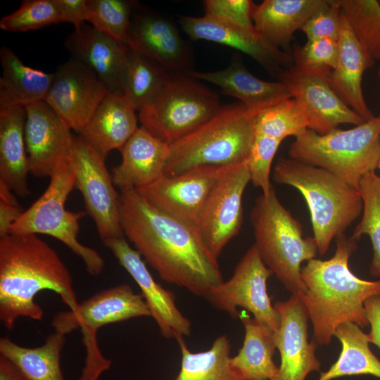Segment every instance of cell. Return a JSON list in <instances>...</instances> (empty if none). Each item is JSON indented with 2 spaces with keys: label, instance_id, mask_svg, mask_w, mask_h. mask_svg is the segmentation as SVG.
<instances>
[{
  "label": "cell",
  "instance_id": "1",
  "mask_svg": "<svg viewBox=\"0 0 380 380\" xmlns=\"http://www.w3.org/2000/svg\"><path fill=\"white\" fill-rule=\"evenodd\" d=\"M120 201L124 234L162 279L204 298L224 281L195 226L158 209L134 189L121 190Z\"/></svg>",
  "mask_w": 380,
  "mask_h": 380
},
{
  "label": "cell",
  "instance_id": "2",
  "mask_svg": "<svg viewBox=\"0 0 380 380\" xmlns=\"http://www.w3.org/2000/svg\"><path fill=\"white\" fill-rule=\"evenodd\" d=\"M51 290L70 309L79 305L71 274L56 251L34 234L0 237V320L8 329L21 317L41 320L36 295Z\"/></svg>",
  "mask_w": 380,
  "mask_h": 380
},
{
  "label": "cell",
  "instance_id": "3",
  "mask_svg": "<svg viewBox=\"0 0 380 380\" xmlns=\"http://www.w3.org/2000/svg\"><path fill=\"white\" fill-rule=\"evenodd\" d=\"M335 239L336 250L331 258H314L302 267L306 291L297 295L308 312L313 329L312 339L318 346L329 345L336 328L343 323L369 326L365 302L380 295V280L362 279L349 267L357 241L344 233Z\"/></svg>",
  "mask_w": 380,
  "mask_h": 380
},
{
  "label": "cell",
  "instance_id": "4",
  "mask_svg": "<svg viewBox=\"0 0 380 380\" xmlns=\"http://www.w3.org/2000/svg\"><path fill=\"white\" fill-rule=\"evenodd\" d=\"M258 113L241 102L222 106L206 122L170 144L165 175L246 162L255 138Z\"/></svg>",
  "mask_w": 380,
  "mask_h": 380
},
{
  "label": "cell",
  "instance_id": "5",
  "mask_svg": "<svg viewBox=\"0 0 380 380\" xmlns=\"http://www.w3.org/2000/svg\"><path fill=\"white\" fill-rule=\"evenodd\" d=\"M273 180L294 187L305 198L320 255L325 254L333 239L362 213L359 190L322 168L281 158L274 167Z\"/></svg>",
  "mask_w": 380,
  "mask_h": 380
},
{
  "label": "cell",
  "instance_id": "6",
  "mask_svg": "<svg viewBox=\"0 0 380 380\" xmlns=\"http://www.w3.org/2000/svg\"><path fill=\"white\" fill-rule=\"evenodd\" d=\"M251 222L265 265L292 295L305 292L301 264L316 258L317 246L313 236L303 237L300 222L281 203L273 186L256 198Z\"/></svg>",
  "mask_w": 380,
  "mask_h": 380
},
{
  "label": "cell",
  "instance_id": "7",
  "mask_svg": "<svg viewBox=\"0 0 380 380\" xmlns=\"http://www.w3.org/2000/svg\"><path fill=\"white\" fill-rule=\"evenodd\" d=\"M290 158L320 167L358 189L380 159V115L349 129L336 128L324 134L308 129L289 148Z\"/></svg>",
  "mask_w": 380,
  "mask_h": 380
},
{
  "label": "cell",
  "instance_id": "8",
  "mask_svg": "<svg viewBox=\"0 0 380 380\" xmlns=\"http://www.w3.org/2000/svg\"><path fill=\"white\" fill-rule=\"evenodd\" d=\"M75 186V172L69 153L57 163L46 190L22 213L11 227L9 234L53 236L82 260L90 275L97 276L104 267L103 258L96 250L83 245L77 239L80 220L87 213L65 209L67 198Z\"/></svg>",
  "mask_w": 380,
  "mask_h": 380
},
{
  "label": "cell",
  "instance_id": "9",
  "mask_svg": "<svg viewBox=\"0 0 380 380\" xmlns=\"http://www.w3.org/2000/svg\"><path fill=\"white\" fill-rule=\"evenodd\" d=\"M222 107L218 94L183 72H170L156 99L139 111L148 132L170 144L212 118Z\"/></svg>",
  "mask_w": 380,
  "mask_h": 380
},
{
  "label": "cell",
  "instance_id": "10",
  "mask_svg": "<svg viewBox=\"0 0 380 380\" xmlns=\"http://www.w3.org/2000/svg\"><path fill=\"white\" fill-rule=\"evenodd\" d=\"M70 159L75 186L82 193L87 213L104 241L125 236L120 217V195L114 188L105 158L80 135L73 136Z\"/></svg>",
  "mask_w": 380,
  "mask_h": 380
},
{
  "label": "cell",
  "instance_id": "11",
  "mask_svg": "<svg viewBox=\"0 0 380 380\" xmlns=\"http://www.w3.org/2000/svg\"><path fill=\"white\" fill-rule=\"evenodd\" d=\"M272 274L253 244L236 265L229 279L211 289L205 299L217 310L234 318L240 315L237 308H242L277 333L280 316L267 290V281Z\"/></svg>",
  "mask_w": 380,
  "mask_h": 380
},
{
  "label": "cell",
  "instance_id": "12",
  "mask_svg": "<svg viewBox=\"0 0 380 380\" xmlns=\"http://www.w3.org/2000/svg\"><path fill=\"white\" fill-rule=\"evenodd\" d=\"M249 182L246 162L228 166L210 193L196 224L202 241L217 259L241 229L242 198Z\"/></svg>",
  "mask_w": 380,
  "mask_h": 380
},
{
  "label": "cell",
  "instance_id": "13",
  "mask_svg": "<svg viewBox=\"0 0 380 380\" xmlns=\"http://www.w3.org/2000/svg\"><path fill=\"white\" fill-rule=\"evenodd\" d=\"M330 71L293 65L279 76L303 112L308 129L319 134H327L341 124L357 126L365 122L331 88L328 80Z\"/></svg>",
  "mask_w": 380,
  "mask_h": 380
},
{
  "label": "cell",
  "instance_id": "14",
  "mask_svg": "<svg viewBox=\"0 0 380 380\" xmlns=\"http://www.w3.org/2000/svg\"><path fill=\"white\" fill-rule=\"evenodd\" d=\"M228 166H201L174 176L164 175L136 189L163 212L196 226L213 188Z\"/></svg>",
  "mask_w": 380,
  "mask_h": 380
},
{
  "label": "cell",
  "instance_id": "15",
  "mask_svg": "<svg viewBox=\"0 0 380 380\" xmlns=\"http://www.w3.org/2000/svg\"><path fill=\"white\" fill-rule=\"evenodd\" d=\"M149 316L142 295L135 293L129 284H120L95 293L75 310L58 312L51 324L56 331L65 335L80 329L84 338L96 337L98 329L108 324Z\"/></svg>",
  "mask_w": 380,
  "mask_h": 380
},
{
  "label": "cell",
  "instance_id": "16",
  "mask_svg": "<svg viewBox=\"0 0 380 380\" xmlns=\"http://www.w3.org/2000/svg\"><path fill=\"white\" fill-rule=\"evenodd\" d=\"M126 44L170 72H190L193 50L189 42L171 19L140 4L132 16Z\"/></svg>",
  "mask_w": 380,
  "mask_h": 380
},
{
  "label": "cell",
  "instance_id": "17",
  "mask_svg": "<svg viewBox=\"0 0 380 380\" xmlns=\"http://www.w3.org/2000/svg\"><path fill=\"white\" fill-rule=\"evenodd\" d=\"M108 92L92 70L70 58L53 73L44 101L79 134Z\"/></svg>",
  "mask_w": 380,
  "mask_h": 380
},
{
  "label": "cell",
  "instance_id": "18",
  "mask_svg": "<svg viewBox=\"0 0 380 380\" xmlns=\"http://www.w3.org/2000/svg\"><path fill=\"white\" fill-rule=\"evenodd\" d=\"M102 242L139 286L151 317L163 336L177 339L189 336L191 321L176 305L174 293L155 281L140 253L131 248L125 236L108 239Z\"/></svg>",
  "mask_w": 380,
  "mask_h": 380
},
{
  "label": "cell",
  "instance_id": "19",
  "mask_svg": "<svg viewBox=\"0 0 380 380\" xmlns=\"http://www.w3.org/2000/svg\"><path fill=\"white\" fill-rule=\"evenodd\" d=\"M280 316L275 343L281 363L279 373L271 380H305L312 372H319L317 343L308 338V312L298 296L274 304Z\"/></svg>",
  "mask_w": 380,
  "mask_h": 380
},
{
  "label": "cell",
  "instance_id": "20",
  "mask_svg": "<svg viewBox=\"0 0 380 380\" xmlns=\"http://www.w3.org/2000/svg\"><path fill=\"white\" fill-rule=\"evenodd\" d=\"M25 109L30 173L37 177H50L57 163L69 154L74 134L45 101L28 104Z\"/></svg>",
  "mask_w": 380,
  "mask_h": 380
},
{
  "label": "cell",
  "instance_id": "21",
  "mask_svg": "<svg viewBox=\"0 0 380 380\" xmlns=\"http://www.w3.org/2000/svg\"><path fill=\"white\" fill-rule=\"evenodd\" d=\"M64 44L71 58L92 70L109 92L123 93L127 44L86 23L75 29Z\"/></svg>",
  "mask_w": 380,
  "mask_h": 380
},
{
  "label": "cell",
  "instance_id": "22",
  "mask_svg": "<svg viewBox=\"0 0 380 380\" xmlns=\"http://www.w3.org/2000/svg\"><path fill=\"white\" fill-rule=\"evenodd\" d=\"M179 23L191 39L206 40L237 49L278 77L283 71L281 67L289 61L287 53L270 44L256 31H249L204 15H182Z\"/></svg>",
  "mask_w": 380,
  "mask_h": 380
},
{
  "label": "cell",
  "instance_id": "23",
  "mask_svg": "<svg viewBox=\"0 0 380 380\" xmlns=\"http://www.w3.org/2000/svg\"><path fill=\"white\" fill-rule=\"evenodd\" d=\"M122 161L112 170L114 185L121 190L147 186L165 175L170 144L138 127L120 149Z\"/></svg>",
  "mask_w": 380,
  "mask_h": 380
},
{
  "label": "cell",
  "instance_id": "24",
  "mask_svg": "<svg viewBox=\"0 0 380 380\" xmlns=\"http://www.w3.org/2000/svg\"><path fill=\"white\" fill-rule=\"evenodd\" d=\"M338 48L337 64L328 75L329 82L348 107L365 121L369 120L374 115L365 100L362 80L365 71L374 63L366 55L343 14Z\"/></svg>",
  "mask_w": 380,
  "mask_h": 380
},
{
  "label": "cell",
  "instance_id": "25",
  "mask_svg": "<svg viewBox=\"0 0 380 380\" xmlns=\"http://www.w3.org/2000/svg\"><path fill=\"white\" fill-rule=\"evenodd\" d=\"M135 108L123 93L108 92L78 134L106 159L120 149L139 127Z\"/></svg>",
  "mask_w": 380,
  "mask_h": 380
},
{
  "label": "cell",
  "instance_id": "26",
  "mask_svg": "<svg viewBox=\"0 0 380 380\" xmlns=\"http://www.w3.org/2000/svg\"><path fill=\"white\" fill-rule=\"evenodd\" d=\"M191 77L219 87L224 94L234 96L248 108L260 111L283 100L292 98L283 82L260 80L252 75L236 58L224 69L212 72L190 71Z\"/></svg>",
  "mask_w": 380,
  "mask_h": 380
},
{
  "label": "cell",
  "instance_id": "27",
  "mask_svg": "<svg viewBox=\"0 0 380 380\" xmlns=\"http://www.w3.org/2000/svg\"><path fill=\"white\" fill-rule=\"evenodd\" d=\"M327 0H265L252 3L251 16L258 34L274 47H289L293 34Z\"/></svg>",
  "mask_w": 380,
  "mask_h": 380
},
{
  "label": "cell",
  "instance_id": "28",
  "mask_svg": "<svg viewBox=\"0 0 380 380\" xmlns=\"http://www.w3.org/2000/svg\"><path fill=\"white\" fill-rule=\"evenodd\" d=\"M25 120V107L0 109V182L20 197L30 194Z\"/></svg>",
  "mask_w": 380,
  "mask_h": 380
},
{
  "label": "cell",
  "instance_id": "29",
  "mask_svg": "<svg viewBox=\"0 0 380 380\" xmlns=\"http://www.w3.org/2000/svg\"><path fill=\"white\" fill-rule=\"evenodd\" d=\"M2 74L0 77V109L25 107L44 101L53 79L48 73L25 65L9 48L0 49Z\"/></svg>",
  "mask_w": 380,
  "mask_h": 380
},
{
  "label": "cell",
  "instance_id": "30",
  "mask_svg": "<svg viewBox=\"0 0 380 380\" xmlns=\"http://www.w3.org/2000/svg\"><path fill=\"white\" fill-rule=\"evenodd\" d=\"M239 317L245 335L239 353L230 358L232 369L241 380L272 379L279 373L273 360L276 333L253 317L241 314Z\"/></svg>",
  "mask_w": 380,
  "mask_h": 380
},
{
  "label": "cell",
  "instance_id": "31",
  "mask_svg": "<svg viewBox=\"0 0 380 380\" xmlns=\"http://www.w3.org/2000/svg\"><path fill=\"white\" fill-rule=\"evenodd\" d=\"M65 343V335L56 331L36 348L24 347L8 338H1L0 355L14 363L26 380H65L61 367Z\"/></svg>",
  "mask_w": 380,
  "mask_h": 380
},
{
  "label": "cell",
  "instance_id": "32",
  "mask_svg": "<svg viewBox=\"0 0 380 380\" xmlns=\"http://www.w3.org/2000/svg\"><path fill=\"white\" fill-rule=\"evenodd\" d=\"M341 342L337 360L317 380H333L355 375H372L380 379V360L369 348V338L356 324H340L334 333Z\"/></svg>",
  "mask_w": 380,
  "mask_h": 380
},
{
  "label": "cell",
  "instance_id": "33",
  "mask_svg": "<svg viewBox=\"0 0 380 380\" xmlns=\"http://www.w3.org/2000/svg\"><path fill=\"white\" fill-rule=\"evenodd\" d=\"M176 341L182 360L175 380H241L230 366L231 345L227 336H218L208 350L198 353L188 348L184 337Z\"/></svg>",
  "mask_w": 380,
  "mask_h": 380
},
{
  "label": "cell",
  "instance_id": "34",
  "mask_svg": "<svg viewBox=\"0 0 380 380\" xmlns=\"http://www.w3.org/2000/svg\"><path fill=\"white\" fill-rule=\"evenodd\" d=\"M169 74L157 62L129 47L123 94L135 110L139 111L156 99Z\"/></svg>",
  "mask_w": 380,
  "mask_h": 380
},
{
  "label": "cell",
  "instance_id": "35",
  "mask_svg": "<svg viewBox=\"0 0 380 380\" xmlns=\"http://www.w3.org/2000/svg\"><path fill=\"white\" fill-rule=\"evenodd\" d=\"M341 13L367 57L380 61V3L376 0H338Z\"/></svg>",
  "mask_w": 380,
  "mask_h": 380
},
{
  "label": "cell",
  "instance_id": "36",
  "mask_svg": "<svg viewBox=\"0 0 380 380\" xmlns=\"http://www.w3.org/2000/svg\"><path fill=\"white\" fill-rule=\"evenodd\" d=\"M358 190L362 197L363 209L361 220L351 235L358 241L367 235L373 249V258L369 267L370 274L380 277V176L376 172L365 175Z\"/></svg>",
  "mask_w": 380,
  "mask_h": 380
},
{
  "label": "cell",
  "instance_id": "37",
  "mask_svg": "<svg viewBox=\"0 0 380 380\" xmlns=\"http://www.w3.org/2000/svg\"><path fill=\"white\" fill-rule=\"evenodd\" d=\"M308 129L305 115L293 98L287 99L258 111L255 132L281 141L297 137Z\"/></svg>",
  "mask_w": 380,
  "mask_h": 380
},
{
  "label": "cell",
  "instance_id": "38",
  "mask_svg": "<svg viewBox=\"0 0 380 380\" xmlns=\"http://www.w3.org/2000/svg\"><path fill=\"white\" fill-rule=\"evenodd\" d=\"M139 4L133 0H87V21L126 44L131 18Z\"/></svg>",
  "mask_w": 380,
  "mask_h": 380
},
{
  "label": "cell",
  "instance_id": "39",
  "mask_svg": "<svg viewBox=\"0 0 380 380\" xmlns=\"http://www.w3.org/2000/svg\"><path fill=\"white\" fill-rule=\"evenodd\" d=\"M59 23L53 0H24L16 11L1 18L0 28L8 32H27Z\"/></svg>",
  "mask_w": 380,
  "mask_h": 380
},
{
  "label": "cell",
  "instance_id": "40",
  "mask_svg": "<svg viewBox=\"0 0 380 380\" xmlns=\"http://www.w3.org/2000/svg\"><path fill=\"white\" fill-rule=\"evenodd\" d=\"M281 141L266 135L256 133L246 160L251 182L267 194L272 186L270 183V170L273 158Z\"/></svg>",
  "mask_w": 380,
  "mask_h": 380
},
{
  "label": "cell",
  "instance_id": "41",
  "mask_svg": "<svg viewBox=\"0 0 380 380\" xmlns=\"http://www.w3.org/2000/svg\"><path fill=\"white\" fill-rule=\"evenodd\" d=\"M338 49V40L308 39L295 49L294 65L309 70H331L337 64Z\"/></svg>",
  "mask_w": 380,
  "mask_h": 380
},
{
  "label": "cell",
  "instance_id": "42",
  "mask_svg": "<svg viewBox=\"0 0 380 380\" xmlns=\"http://www.w3.org/2000/svg\"><path fill=\"white\" fill-rule=\"evenodd\" d=\"M342 13L338 0H327L306 21L301 30L308 39H331L338 40Z\"/></svg>",
  "mask_w": 380,
  "mask_h": 380
},
{
  "label": "cell",
  "instance_id": "43",
  "mask_svg": "<svg viewBox=\"0 0 380 380\" xmlns=\"http://www.w3.org/2000/svg\"><path fill=\"white\" fill-rule=\"evenodd\" d=\"M250 0L203 1L204 16L229 23L249 31H255Z\"/></svg>",
  "mask_w": 380,
  "mask_h": 380
},
{
  "label": "cell",
  "instance_id": "44",
  "mask_svg": "<svg viewBox=\"0 0 380 380\" xmlns=\"http://www.w3.org/2000/svg\"><path fill=\"white\" fill-rule=\"evenodd\" d=\"M22 213L12 191L0 182V237L9 234L11 227Z\"/></svg>",
  "mask_w": 380,
  "mask_h": 380
},
{
  "label": "cell",
  "instance_id": "45",
  "mask_svg": "<svg viewBox=\"0 0 380 380\" xmlns=\"http://www.w3.org/2000/svg\"><path fill=\"white\" fill-rule=\"evenodd\" d=\"M61 22L72 23L75 29L87 21V0H53Z\"/></svg>",
  "mask_w": 380,
  "mask_h": 380
},
{
  "label": "cell",
  "instance_id": "46",
  "mask_svg": "<svg viewBox=\"0 0 380 380\" xmlns=\"http://www.w3.org/2000/svg\"><path fill=\"white\" fill-rule=\"evenodd\" d=\"M364 306L370 326V331L368 333L370 343L380 349V295L367 299Z\"/></svg>",
  "mask_w": 380,
  "mask_h": 380
},
{
  "label": "cell",
  "instance_id": "47",
  "mask_svg": "<svg viewBox=\"0 0 380 380\" xmlns=\"http://www.w3.org/2000/svg\"><path fill=\"white\" fill-rule=\"evenodd\" d=\"M0 380H26L20 369L11 360L0 355Z\"/></svg>",
  "mask_w": 380,
  "mask_h": 380
},
{
  "label": "cell",
  "instance_id": "48",
  "mask_svg": "<svg viewBox=\"0 0 380 380\" xmlns=\"http://www.w3.org/2000/svg\"><path fill=\"white\" fill-rule=\"evenodd\" d=\"M377 169L380 171V159L378 163Z\"/></svg>",
  "mask_w": 380,
  "mask_h": 380
},
{
  "label": "cell",
  "instance_id": "49",
  "mask_svg": "<svg viewBox=\"0 0 380 380\" xmlns=\"http://www.w3.org/2000/svg\"><path fill=\"white\" fill-rule=\"evenodd\" d=\"M378 74H379V76L380 77V68H379Z\"/></svg>",
  "mask_w": 380,
  "mask_h": 380
}]
</instances>
